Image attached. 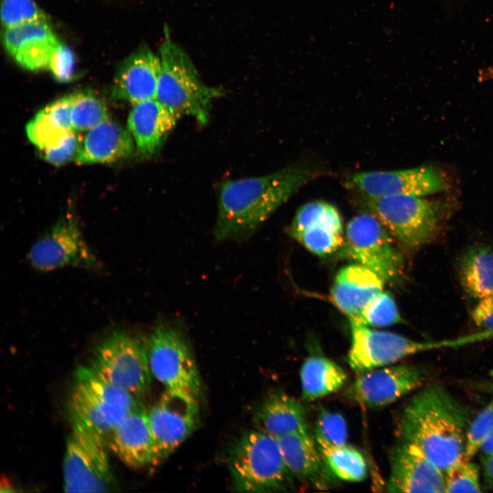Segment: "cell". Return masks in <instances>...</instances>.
<instances>
[{
    "label": "cell",
    "instance_id": "obj_1",
    "mask_svg": "<svg viewBox=\"0 0 493 493\" xmlns=\"http://www.w3.org/2000/svg\"><path fill=\"white\" fill-rule=\"evenodd\" d=\"M312 176L309 167L294 165L267 175L223 182L214 228L215 239L247 238Z\"/></svg>",
    "mask_w": 493,
    "mask_h": 493
},
{
    "label": "cell",
    "instance_id": "obj_2",
    "mask_svg": "<svg viewBox=\"0 0 493 493\" xmlns=\"http://www.w3.org/2000/svg\"><path fill=\"white\" fill-rule=\"evenodd\" d=\"M468 414L465 407L440 385L418 391L403 410L401 441L420 450L444 472L464 456Z\"/></svg>",
    "mask_w": 493,
    "mask_h": 493
},
{
    "label": "cell",
    "instance_id": "obj_3",
    "mask_svg": "<svg viewBox=\"0 0 493 493\" xmlns=\"http://www.w3.org/2000/svg\"><path fill=\"white\" fill-rule=\"evenodd\" d=\"M158 55L160 71L156 99L179 117L189 116L205 125L212 102L223 94V90L201 80L192 60L172 40L166 27Z\"/></svg>",
    "mask_w": 493,
    "mask_h": 493
},
{
    "label": "cell",
    "instance_id": "obj_4",
    "mask_svg": "<svg viewBox=\"0 0 493 493\" xmlns=\"http://www.w3.org/2000/svg\"><path fill=\"white\" fill-rule=\"evenodd\" d=\"M229 468L238 491L284 492L292 488L293 477L277 439L257 429L244 433L234 444Z\"/></svg>",
    "mask_w": 493,
    "mask_h": 493
},
{
    "label": "cell",
    "instance_id": "obj_5",
    "mask_svg": "<svg viewBox=\"0 0 493 493\" xmlns=\"http://www.w3.org/2000/svg\"><path fill=\"white\" fill-rule=\"evenodd\" d=\"M140 405L137 397L108 383L90 367L77 370L68 400L72 425L88 429L105 440Z\"/></svg>",
    "mask_w": 493,
    "mask_h": 493
},
{
    "label": "cell",
    "instance_id": "obj_6",
    "mask_svg": "<svg viewBox=\"0 0 493 493\" xmlns=\"http://www.w3.org/2000/svg\"><path fill=\"white\" fill-rule=\"evenodd\" d=\"M350 325L351 342L347 359L350 367L359 373L392 365L419 353L456 348L473 342L471 335L437 341H420L372 329L356 320H350Z\"/></svg>",
    "mask_w": 493,
    "mask_h": 493
},
{
    "label": "cell",
    "instance_id": "obj_7",
    "mask_svg": "<svg viewBox=\"0 0 493 493\" xmlns=\"http://www.w3.org/2000/svg\"><path fill=\"white\" fill-rule=\"evenodd\" d=\"M113 385L138 398L151 383L147 342L123 330L110 333L97 347L89 366Z\"/></svg>",
    "mask_w": 493,
    "mask_h": 493
},
{
    "label": "cell",
    "instance_id": "obj_8",
    "mask_svg": "<svg viewBox=\"0 0 493 493\" xmlns=\"http://www.w3.org/2000/svg\"><path fill=\"white\" fill-rule=\"evenodd\" d=\"M151 374L166 389L184 392L197 399L201 382L191 347L181 329L174 323H160L147 340Z\"/></svg>",
    "mask_w": 493,
    "mask_h": 493
},
{
    "label": "cell",
    "instance_id": "obj_9",
    "mask_svg": "<svg viewBox=\"0 0 493 493\" xmlns=\"http://www.w3.org/2000/svg\"><path fill=\"white\" fill-rule=\"evenodd\" d=\"M368 210L406 250L431 241L438 229L439 214L432 202L414 195L366 198Z\"/></svg>",
    "mask_w": 493,
    "mask_h": 493
},
{
    "label": "cell",
    "instance_id": "obj_10",
    "mask_svg": "<svg viewBox=\"0 0 493 493\" xmlns=\"http://www.w3.org/2000/svg\"><path fill=\"white\" fill-rule=\"evenodd\" d=\"M105 440L78 425H72L63 461V488L66 492H103L114 484Z\"/></svg>",
    "mask_w": 493,
    "mask_h": 493
},
{
    "label": "cell",
    "instance_id": "obj_11",
    "mask_svg": "<svg viewBox=\"0 0 493 493\" xmlns=\"http://www.w3.org/2000/svg\"><path fill=\"white\" fill-rule=\"evenodd\" d=\"M344 239V252L355 263L370 269L385 283L401 279L403 257L375 216L363 214L353 218L346 225Z\"/></svg>",
    "mask_w": 493,
    "mask_h": 493
},
{
    "label": "cell",
    "instance_id": "obj_12",
    "mask_svg": "<svg viewBox=\"0 0 493 493\" xmlns=\"http://www.w3.org/2000/svg\"><path fill=\"white\" fill-rule=\"evenodd\" d=\"M28 259L39 271L64 267L99 270L101 264L88 245L77 220L71 215L59 220L31 247Z\"/></svg>",
    "mask_w": 493,
    "mask_h": 493
},
{
    "label": "cell",
    "instance_id": "obj_13",
    "mask_svg": "<svg viewBox=\"0 0 493 493\" xmlns=\"http://www.w3.org/2000/svg\"><path fill=\"white\" fill-rule=\"evenodd\" d=\"M147 416L155 443V466L171 455L197 427V399L180 390L166 389L147 411Z\"/></svg>",
    "mask_w": 493,
    "mask_h": 493
},
{
    "label": "cell",
    "instance_id": "obj_14",
    "mask_svg": "<svg viewBox=\"0 0 493 493\" xmlns=\"http://www.w3.org/2000/svg\"><path fill=\"white\" fill-rule=\"evenodd\" d=\"M425 379V372L416 366L389 365L361 372L353 383L350 394L361 405L377 409L420 388Z\"/></svg>",
    "mask_w": 493,
    "mask_h": 493
},
{
    "label": "cell",
    "instance_id": "obj_15",
    "mask_svg": "<svg viewBox=\"0 0 493 493\" xmlns=\"http://www.w3.org/2000/svg\"><path fill=\"white\" fill-rule=\"evenodd\" d=\"M352 181L366 198L401 194L422 197L444 190L448 186L442 173L427 166L357 173L353 175Z\"/></svg>",
    "mask_w": 493,
    "mask_h": 493
},
{
    "label": "cell",
    "instance_id": "obj_16",
    "mask_svg": "<svg viewBox=\"0 0 493 493\" xmlns=\"http://www.w3.org/2000/svg\"><path fill=\"white\" fill-rule=\"evenodd\" d=\"M290 235L309 251L327 256L343 244V225L338 210L331 204L312 201L300 207L289 229Z\"/></svg>",
    "mask_w": 493,
    "mask_h": 493
},
{
    "label": "cell",
    "instance_id": "obj_17",
    "mask_svg": "<svg viewBox=\"0 0 493 493\" xmlns=\"http://www.w3.org/2000/svg\"><path fill=\"white\" fill-rule=\"evenodd\" d=\"M390 492H445L444 472L416 446L401 441L390 457Z\"/></svg>",
    "mask_w": 493,
    "mask_h": 493
},
{
    "label": "cell",
    "instance_id": "obj_18",
    "mask_svg": "<svg viewBox=\"0 0 493 493\" xmlns=\"http://www.w3.org/2000/svg\"><path fill=\"white\" fill-rule=\"evenodd\" d=\"M3 43L7 53L22 68L48 70L51 58L61 43L49 21H38L4 28Z\"/></svg>",
    "mask_w": 493,
    "mask_h": 493
},
{
    "label": "cell",
    "instance_id": "obj_19",
    "mask_svg": "<svg viewBox=\"0 0 493 493\" xmlns=\"http://www.w3.org/2000/svg\"><path fill=\"white\" fill-rule=\"evenodd\" d=\"M105 441L110 449L131 468L154 464V440L147 411L141 404L111 431Z\"/></svg>",
    "mask_w": 493,
    "mask_h": 493
},
{
    "label": "cell",
    "instance_id": "obj_20",
    "mask_svg": "<svg viewBox=\"0 0 493 493\" xmlns=\"http://www.w3.org/2000/svg\"><path fill=\"white\" fill-rule=\"evenodd\" d=\"M179 118L156 98L133 104L127 118V129L137 153L144 158L157 153Z\"/></svg>",
    "mask_w": 493,
    "mask_h": 493
},
{
    "label": "cell",
    "instance_id": "obj_21",
    "mask_svg": "<svg viewBox=\"0 0 493 493\" xmlns=\"http://www.w3.org/2000/svg\"><path fill=\"white\" fill-rule=\"evenodd\" d=\"M160 60L146 46L141 47L122 64L112 87V95L135 104L156 98Z\"/></svg>",
    "mask_w": 493,
    "mask_h": 493
},
{
    "label": "cell",
    "instance_id": "obj_22",
    "mask_svg": "<svg viewBox=\"0 0 493 493\" xmlns=\"http://www.w3.org/2000/svg\"><path fill=\"white\" fill-rule=\"evenodd\" d=\"M385 281L370 269L357 263L341 268L336 275L331 297L349 319L359 317L368 303L383 288Z\"/></svg>",
    "mask_w": 493,
    "mask_h": 493
},
{
    "label": "cell",
    "instance_id": "obj_23",
    "mask_svg": "<svg viewBox=\"0 0 493 493\" xmlns=\"http://www.w3.org/2000/svg\"><path fill=\"white\" fill-rule=\"evenodd\" d=\"M277 439L283 461L293 477L318 488L326 485L329 479L326 464L307 426Z\"/></svg>",
    "mask_w": 493,
    "mask_h": 493
},
{
    "label": "cell",
    "instance_id": "obj_24",
    "mask_svg": "<svg viewBox=\"0 0 493 493\" xmlns=\"http://www.w3.org/2000/svg\"><path fill=\"white\" fill-rule=\"evenodd\" d=\"M135 149L129 130L108 118L86 131L75 161L80 164L112 162L128 157Z\"/></svg>",
    "mask_w": 493,
    "mask_h": 493
},
{
    "label": "cell",
    "instance_id": "obj_25",
    "mask_svg": "<svg viewBox=\"0 0 493 493\" xmlns=\"http://www.w3.org/2000/svg\"><path fill=\"white\" fill-rule=\"evenodd\" d=\"M255 429L276 438L307 426L306 412L297 400L281 392L267 396L253 415Z\"/></svg>",
    "mask_w": 493,
    "mask_h": 493
},
{
    "label": "cell",
    "instance_id": "obj_26",
    "mask_svg": "<svg viewBox=\"0 0 493 493\" xmlns=\"http://www.w3.org/2000/svg\"><path fill=\"white\" fill-rule=\"evenodd\" d=\"M71 109V94H68L39 111L26 126L30 142L43 151L73 132Z\"/></svg>",
    "mask_w": 493,
    "mask_h": 493
},
{
    "label": "cell",
    "instance_id": "obj_27",
    "mask_svg": "<svg viewBox=\"0 0 493 493\" xmlns=\"http://www.w3.org/2000/svg\"><path fill=\"white\" fill-rule=\"evenodd\" d=\"M460 283L471 298L481 299L493 294V250L481 244L462 255L458 266Z\"/></svg>",
    "mask_w": 493,
    "mask_h": 493
},
{
    "label": "cell",
    "instance_id": "obj_28",
    "mask_svg": "<svg viewBox=\"0 0 493 493\" xmlns=\"http://www.w3.org/2000/svg\"><path fill=\"white\" fill-rule=\"evenodd\" d=\"M302 398L314 401L340 390L347 376L343 368L333 360L319 355L308 357L300 371Z\"/></svg>",
    "mask_w": 493,
    "mask_h": 493
},
{
    "label": "cell",
    "instance_id": "obj_29",
    "mask_svg": "<svg viewBox=\"0 0 493 493\" xmlns=\"http://www.w3.org/2000/svg\"><path fill=\"white\" fill-rule=\"evenodd\" d=\"M328 470L336 477L349 482L364 481L367 464L363 455L346 444L320 452Z\"/></svg>",
    "mask_w": 493,
    "mask_h": 493
},
{
    "label": "cell",
    "instance_id": "obj_30",
    "mask_svg": "<svg viewBox=\"0 0 493 493\" xmlns=\"http://www.w3.org/2000/svg\"><path fill=\"white\" fill-rule=\"evenodd\" d=\"M71 94V121L74 131H87L109 118L105 103L88 92Z\"/></svg>",
    "mask_w": 493,
    "mask_h": 493
},
{
    "label": "cell",
    "instance_id": "obj_31",
    "mask_svg": "<svg viewBox=\"0 0 493 493\" xmlns=\"http://www.w3.org/2000/svg\"><path fill=\"white\" fill-rule=\"evenodd\" d=\"M351 320L368 327H386L403 322L393 296L383 290L368 303L358 318Z\"/></svg>",
    "mask_w": 493,
    "mask_h": 493
},
{
    "label": "cell",
    "instance_id": "obj_32",
    "mask_svg": "<svg viewBox=\"0 0 493 493\" xmlns=\"http://www.w3.org/2000/svg\"><path fill=\"white\" fill-rule=\"evenodd\" d=\"M347 426L339 413L323 410L315 427V440L320 452L346 444Z\"/></svg>",
    "mask_w": 493,
    "mask_h": 493
},
{
    "label": "cell",
    "instance_id": "obj_33",
    "mask_svg": "<svg viewBox=\"0 0 493 493\" xmlns=\"http://www.w3.org/2000/svg\"><path fill=\"white\" fill-rule=\"evenodd\" d=\"M464 456L444 471L445 492H481L479 467Z\"/></svg>",
    "mask_w": 493,
    "mask_h": 493
},
{
    "label": "cell",
    "instance_id": "obj_34",
    "mask_svg": "<svg viewBox=\"0 0 493 493\" xmlns=\"http://www.w3.org/2000/svg\"><path fill=\"white\" fill-rule=\"evenodd\" d=\"M1 20L6 28L48 18L34 0H1Z\"/></svg>",
    "mask_w": 493,
    "mask_h": 493
},
{
    "label": "cell",
    "instance_id": "obj_35",
    "mask_svg": "<svg viewBox=\"0 0 493 493\" xmlns=\"http://www.w3.org/2000/svg\"><path fill=\"white\" fill-rule=\"evenodd\" d=\"M493 433V399L469 424L464 450V457L472 458L479 452L486 440Z\"/></svg>",
    "mask_w": 493,
    "mask_h": 493
},
{
    "label": "cell",
    "instance_id": "obj_36",
    "mask_svg": "<svg viewBox=\"0 0 493 493\" xmlns=\"http://www.w3.org/2000/svg\"><path fill=\"white\" fill-rule=\"evenodd\" d=\"M75 67V55L70 48L61 42L51 58L48 71L58 81L67 82L73 78Z\"/></svg>",
    "mask_w": 493,
    "mask_h": 493
},
{
    "label": "cell",
    "instance_id": "obj_37",
    "mask_svg": "<svg viewBox=\"0 0 493 493\" xmlns=\"http://www.w3.org/2000/svg\"><path fill=\"white\" fill-rule=\"evenodd\" d=\"M81 139L77 132L66 136L53 147L43 151L44 159L51 164L61 165L74 159L77 153Z\"/></svg>",
    "mask_w": 493,
    "mask_h": 493
},
{
    "label": "cell",
    "instance_id": "obj_38",
    "mask_svg": "<svg viewBox=\"0 0 493 493\" xmlns=\"http://www.w3.org/2000/svg\"><path fill=\"white\" fill-rule=\"evenodd\" d=\"M472 318L480 330L493 331V294L479 300Z\"/></svg>",
    "mask_w": 493,
    "mask_h": 493
},
{
    "label": "cell",
    "instance_id": "obj_39",
    "mask_svg": "<svg viewBox=\"0 0 493 493\" xmlns=\"http://www.w3.org/2000/svg\"><path fill=\"white\" fill-rule=\"evenodd\" d=\"M483 475L486 483L493 488V454H482Z\"/></svg>",
    "mask_w": 493,
    "mask_h": 493
},
{
    "label": "cell",
    "instance_id": "obj_40",
    "mask_svg": "<svg viewBox=\"0 0 493 493\" xmlns=\"http://www.w3.org/2000/svg\"><path fill=\"white\" fill-rule=\"evenodd\" d=\"M479 452L482 454H493V433L483 444Z\"/></svg>",
    "mask_w": 493,
    "mask_h": 493
},
{
    "label": "cell",
    "instance_id": "obj_41",
    "mask_svg": "<svg viewBox=\"0 0 493 493\" xmlns=\"http://www.w3.org/2000/svg\"><path fill=\"white\" fill-rule=\"evenodd\" d=\"M16 490L7 477H2L0 485L1 492H12Z\"/></svg>",
    "mask_w": 493,
    "mask_h": 493
},
{
    "label": "cell",
    "instance_id": "obj_42",
    "mask_svg": "<svg viewBox=\"0 0 493 493\" xmlns=\"http://www.w3.org/2000/svg\"><path fill=\"white\" fill-rule=\"evenodd\" d=\"M486 77H493V65L489 67L486 71L484 72Z\"/></svg>",
    "mask_w": 493,
    "mask_h": 493
},
{
    "label": "cell",
    "instance_id": "obj_43",
    "mask_svg": "<svg viewBox=\"0 0 493 493\" xmlns=\"http://www.w3.org/2000/svg\"><path fill=\"white\" fill-rule=\"evenodd\" d=\"M491 374H492V375L493 376V370L492 371Z\"/></svg>",
    "mask_w": 493,
    "mask_h": 493
}]
</instances>
